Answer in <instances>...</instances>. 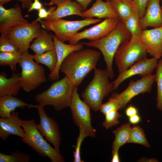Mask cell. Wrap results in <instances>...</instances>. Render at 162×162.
Listing matches in <instances>:
<instances>
[{
    "label": "cell",
    "mask_w": 162,
    "mask_h": 162,
    "mask_svg": "<svg viewBox=\"0 0 162 162\" xmlns=\"http://www.w3.org/2000/svg\"><path fill=\"white\" fill-rule=\"evenodd\" d=\"M101 54L91 49L73 52L65 59L60 68L75 86H78L85 77L95 68Z\"/></svg>",
    "instance_id": "cell-1"
},
{
    "label": "cell",
    "mask_w": 162,
    "mask_h": 162,
    "mask_svg": "<svg viewBox=\"0 0 162 162\" xmlns=\"http://www.w3.org/2000/svg\"><path fill=\"white\" fill-rule=\"evenodd\" d=\"M131 35L123 23L119 20L117 26L106 36L97 40L84 42L81 43L88 47L99 49L104 57L106 66V69L110 78L115 76L113 68V62L115 54L120 46L130 39Z\"/></svg>",
    "instance_id": "cell-2"
},
{
    "label": "cell",
    "mask_w": 162,
    "mask_h": 162,
    "mask_svg": "<svg viewBox=\"0 0 162 162\" xmlns=\"http://www.w3.org/2000/svg\"><path fill=\"white\" fill-rule=\"evenodd\" d=\"M75 86L66 76L53 82L47 90L37 94L34 100L38 105L52 106L56 111L70 107Z\"/></svg>",
    "instance_id": "cell-3"
},
{
    "label": "cell",
    "mask_w": 162,
    "mask_h": 162,
    "mask_svg": "<svg viewBox=\"0 0 162 162\" xmlns=\"http://www.w3.org/2000/svg\"><path fill=\"white\" fill-rule=\"evenodd\" d=\"M92 80L82 93L81 97L91 109L97 112L99 110L104 98L114 90L113 83L110 82L106 69L95 68Z\"/></svg>",
    "instance_id": "cell-4"
},
{
    "label": "cell",
    "mask_w": 162,
    "mask_h": 162,
    "mask_svg": "<svg viewBox=\"0 0 162 162\" xmlns=\"http://www.w3.org/2000/svg\"><path fill=\"white\" fill-rule=\"evenodd\" d=\"M22 127L26 134L22 140L40 156L48 157L52 162H64V158L60 151L53 148L44 138L37 128L33 119L23 120Z\"/></svg>",
    "instance_id": "cell-5"
},
{
    "label": "cell",
    "mask_w": 162,
    "mask_h": 162,
    "mask_svg": "<svg viewBox=\"0 0 162 162\" xmlns=\"http://www.w3.org/2000/svg\"><path fill=\"white\" fill-rule=\"evenodd\" d=\"M41 27L39 23H21L0 25L1 35H4L12 42L22 54L28 51L30 43L39 35Z\"/></svg>",
    "instance_id": "cell-6"
},
{
    "label": "cell",
    "mask_w": 162,
    "mask_h": 162,
    "mask_svg": "<svg viewBox=\"0 0 162 162\" xmlns=\"http://www.w3.org/2000/svg\"><path fill=\"white\" fill-rule=\"evenodd\" d=\"M147 53L146 46L140 37L131 38L122 44L114 57L119 74L135 63L146 58Z\"/></svg>",
    "instance_id": "cell-7"
},
{
    "label": "cell",
    "mask_w": 162,
    "mask_h": 162,
    "mask_svg": "<svg viewBox=\"0 0 162 162\" xmlns=\"http://www.w3.org/2000/svg\"><path fill=\"white\" fill-rule=\"evenodd\" d=\"M102 20L93 18H86L83 20L76 21H68L61 18L50 20H41L38 22L42 28L52 31L59 40L64 42L69 41L75 34L84 27L99 22Z\"/></svg>",
    "instance_id": "cell-8"
},
{
    "label": "cell",
    "mask_w": 162,
    "mask_h": 162,
    "mask_svg": "<svg viewBox=\"0 0 162 162\" xmlns=\"http://www.w3.org/2000/svg\"><path fill=\"white\" fill-rule=\"evenodd\" d=\"M22 55V58L18 63L22 69L20 82L21 88L29 92L46 82L47 79L44 69L34 61L32 55L28 51Z\"/></svg>",
    "instance_id": "cell-9"
},
{
    "label": "cell",
    "mask_w": 162,
    "mask_h": 162,
    "mask_svg": "<svg viewBox=\"0 0 162 162\" xmlns=\"http://www.w3.org/2000/svg\"><path fill=\"white\" fill-rule=\"evenodd\" d=\"M75 86L72 100L70 106L74 122L79 128L84 129L89 136L95 137L96 130L92 125L90 108L80 98Z\"/></svg>",
    "instance_id": "cell-10"
},
{
    "label": "cell",
    "mask_w": 162,
    "mask_h": 162,
    "mask_svg": "<svg viewBox=\"0 0 162 162\" xmlns=\"http://www.w3.org/2000/svg\"><path fill=\"white\" fill-rule=\"evenodd\" d=\"M155 82V74L142 77L136 81L131 80L126 89L120 93H114L111 96L118 100L120 110H122L135 96L140 94L151 92L152 86Z\"/></svg>",
    "instance_id": "cell-11"
},
{
    "label": "cell",
    "mask_w": 162,
    "mask_h": 162,
    "mask_svg": "<svg viewBox=\"0 0 162 162\" xmlns=\"http://www.w3.org/2000/svg\"><path fill=\"white\" fill-rule=\"evenodd\" d=\"M119 21L118 18H105L97 25L76 33L69 41V43L75 44L84 39L92 41L102 38L109 34L115 28Z\"/></svg>",
    "instance_id": "cell-12"
},
{
    "label": "cell",
    "mask_w": 162,
    "mask_h": 162,
    "mask_svg": "<svg viewBox=\"0 0 162 162\" xmlns=\"http://www.w3.org/2000/svg\"><path fill=\"white\" fill-rule=\"evenodd\" d=\"M44 107L39 105L35 106L40 119L39 124H37V128L46 140L51 143L56 149L60 151L61 137L58 125L54 119L47 115Z\"/></svg>",
    "instance_id": "cell-13"
},
{
    "label": "cell",
    "mask_w": 162,
    "mask_h": 162,
    "mask_svg": "<svg viewBox=\"0 0 162 162\" xmlns=\"http://www.w3.org/2000/svg\"><path fill=\"white\" fill-rule=\"evenodd\" d=\"M158 62V59L153 57L146 58L135 63L128 69L119 74L117 78L112 82L114 90L117 89L124 81L134 76L138 75L143 77L151 75L157 68Z\"/></svg>",
    "instance_id": "cell-14"
},
{
    "label": "cell",
    "mask_w": 162,
    "mask_h": 162,
    "mask_svg": "<svg viewBox=\"0 0 162 162\" xmlns=\"http://www.w3.org/2000/svg\"><path fill=\"white\" fill-rule=\"evenodd\" d=\"M140 38L146 46L147 53L160 59L162 56V26L142 30Z\"/></svg>",
    "instance_id": "cell-15"
},
{
    "label": "cell",
    "mask_w": 162,
    "mask_h": 162,
    "mask_svg": "<svg viewBox=\"0 0 162 162\" xmlns=\"http://www.w3.org/2000/svg\"><path fill=\"white\" fill-rule=\"evenodd\" d=\"M52 34L57 55V62L54 70L49 74L48 79L51 81H57L59 78L60 67L65 59L72 52L83 49L84 45L81 43L75 44H65L59 40L55 34Z\"/></svg>",
    "instance_id": "cell-16"
},
{
    "label": "cell",
    "mask_w": 162,
    "mask_h": 162,
    "mask_svg": "<svg viewBox=\"0 0 162 162\" xmlns=\"http://www.w3.org/2000/svg\"><path fill=\"white\" fill-rule=\"evenodd\" d=\"M23 120L20 118L18 112H13L9 118H0V137L4 141L10 135L24 138L26 134L22 125Z\"/></svg>",
    "instance_id": "cell-17"
},
{
    "label": "cell",
    "mask_w": 162,
    "mask_h": 162,
    "mask_svg": "<svg viewBox=\"0 0 162 162\" xmlns=\"http://www.w3.org/2000/svg\"><path fill=\"white\" fill-rule=\"evenodd\" d=\"M160 0H149L143 16L140 18L142 30L148 27L157 28L162 26V11Z\"/></svg>",
    "instance_id": "cell-18"
},
{
    "label": "cell",
    "mask_w": 162,
    "mask_h": 162,
    "mask_svg": "<svg viewBox=\"0 0 162 162\" xmlns=\"http://www.w3.org/2000/svg\"><path fill=\"white\" fill-rule=\"evenodd\" d=\"M83 18L96 17L98 19L118 18L110 0L104 2L102 0H96L92 6L82 13Z\"/></svg>",
    "instance_id": "cell-19"
},
{
    "label": "cell",
    "mask_w": 162,
    "mask_h": 162,
    "mask_svg": "<svg viewBox=\"0 0 162 162\" xmlns=\"http://www.w3.org/2000/svg\"><path fill=\"white\" fill-rule=\"evenodd\" d=\"M83 11L82 7L77 1L66 0L57 5V8L45 20H56L72 15H76L83 18L82 14Z\"/></svg>",
    "instance_id": "cell-20"
},
{
    "label": "cell",
    "mask_w": 162,
    "mask_h": 162,
    "mask_svg": "<svg viewBox=\"0 0 162 162\" xmlns=\"http://www.w3.org/2000/svg\"><path fill=\"white\" fill-rule=\"evenodd\" d=\"M36 105L28 104L22 100L12 95L0 97V116L3 118H9L11 113L17 108L28 109L35 108Z\"/></svg>",
    "instance_id": "cell-21"
},
{
    "label": "cell",
    "mask_w": 162,
    "mask_h": 162,
    "mask_svg": "<svg viewBox=\"0 0 162 162\" xmlns=\"http://www.w3.org/2000/svg\"><path fill=\"white\" fill-rule=\"evenodd\" d=\"M12 76L7 78L4 73L0 74V97L6 95H17L21 88L20 74L13 72Z\"/></svg>",
    "instance_id": "cell-22"
},
{
    "label": "cell",
    "mask_w": 162,
    "mask_h": 162,
    "mask_svg": "<svg viewBox=\"0 0 162 162\" xmlns=\"http://www.w3.org/2000/svg\"><path fill=\"white\" fill-rule=\"evenodd\" d=\"M29 48L36 54L55 50L53 35L41 28L38 36L33 41Z\"/></svg>",
    "instance_id": "cell-23"
},
{
    "label": "cell",
    "mask_w": 162,
    "mask_h": 162,
    "mask_svg": "<svg viewBox=\"0 0 162 162\" xmlns=\"http://www.w3.org/2000/svg\"><path fill=\"white\" fill-rule=\"evenodd\" d=\"M28 22L24 19L18 4L14 7L5 9L0 5V25H8Z\"/></svg>",
    "instance_id": "cell-24"
},
{
    "label": "cell",
    "mask_w": 162,
    "mask_h": 162,
    "mask_svg": "<svg viewBox=\"0 0 162 162\" xmlns=\"http://www.w3.org/2000/svg\"><path fill=\"white\" fill-rule=\"evenodd\" d=\"M131 127L129 123H125L113 131L115 138L112 143V150L119 149L123 145L128 143Z\"/></svg>",
    "instance_id": "cell-25"
},
{
    "label": "cell",
    "mask_w": 162,
    "mask_h": 162,
    "mask_svg": "<svg viewBox=\"0 0 162 162\" xmlns=\"http://www.w3.org/2000/svg\"><path fill=\"white\" fill-rule=\"evenodd\" d=\"M133 11L129 16L122 22L130 33L131 38L140 37L142 31L141 28L137 8L132 6Z\"/></svg>",
    "instance_id": "cell-26"
},
{
    "label": "cell",
    "mask_w": 162,
    "mask_h": 162,
    "mask_svg": "<svg viewBox=\"0 0 162 162\" xmlns=\"http://www.w3.org/2000/svg\"><path fill=\"white\" fill-rule=\"evenodd\" d=\"M33 58L38 64L46 65L49 69L50 73L54 70L57 62V55L55 50L39 54L33 55Z\"/></svg>",
    "instance_id": "cell-27"
},
{
    "label": "cell",
    "mask_w": 162,
    "mask_h": 162,
    "mask_svg": "<svg viewBox=\"0 0 162 162\" xmlns=\"http://www.w3.org/2000/svg\"><path fill=\"white\" fill-rule=\"evenodd\" d=\"M119 20L123 22L131 15L133 11L132 4L122 0H110Z\"/></svg>",
    "instance_id": "cell-28"
},
{
    "label": "cell",
    "mask_w": 162,
    "mask_h": 162,
    "mask_svg": "<svg viewBox=\"0 0 162 162\" xmlns=\"http://www.w3.org/2000/svg\"><path fill=\"white\" fill-rule=\"evenodd\" d=\"M22 54L20 52H0V65H9L13 72L16 70V64L22 58Z\"/></svg>",
    "instance_id": "cell-29"
},
{
    "label": "cell",
    "mask_w": 162,
    "mask_h": 162,
    "mask_svg": "<svg viewBox=\"0 0 162 162\" xmlns=\"http://www.w3.org/2000/svg\"><path fill=\"white\" fill-rule=\"evenodd\" d=\"M128 143H137L149 147L143 129L137 125L131 127L130 139Z\"/></svg>",
    "instance_id": "cell-30"
},
{
    "label": "cell",
    "mask_w": 162,
    "mask_h": 162,
    "mask_svg": "<svg viewBox=\"0 0 162 162\" xmlns=\"http://www.w3.org/2000/svg\"><path fill=\"white\" fill-rule=\"evenodd\" d=\"M31 159L28 154L19 151L12 152L9 155L0 153V162H29Z\"/></svg>",
    "instance_id": "cell-31"
},
{
    "label": "cell",
    "mask_w": 162,
    "mask_h": 162,
    "mask_svg": "<svg viewBox=\"0 0 162 162\" xmlns=\"http://www.w3.org/2000/svg\"><path fill=\"white\" fill-rule=\"evenodd\" d=\"M155 82L157 84V92L156 98V107L159 110L162 111V60L158 61L156 73Z\"/></svg>",
    "instance_id": "cell-32"
},
{
    "label": "cell",
    "mask_w": 162,
    "mask_h": 162,
    "mask_svg": "<svg viewBox=\"0 0 162 162\" xmlns=\"http://www.w3.org/2000/svg\"><path fill=\"white\" fill-rule=\"evenodd\" d=\"M118 111H111L104 115L105 118L102 123L103 127L107 129L117 126L120 123L119 119L122 116Z\"/></svg>",
    "instance_id": "cell-33"
},
{
    "label": "cell",
    "mask_w": 162,
    "mask_h": 162,
    "mask_svg": "<svg viewBox=\"0 0 162 162\" xmlns=\"http://www.w3.org/2000/svg\"><path fill=\"white\" fill-rule=\"evenodd\" d=\"M89 136L83 128H79V134L77 139L75 150L74 152V162H83L80 156V149L82 143L84 139Z\"/></svg>",
    "instance_id": "cell-34"
},
{
    "label": "cell",
    "mask_w": 162,
    "mask_h": 162,
    "mask_svg": "<svg viewBox=\"0 0 162 162\" xmlns=\"http://www.w3.org/2000/svg\"><path fill=\"white\" fill-rule=\"evenodd\" d=\"M119 110L120 109L118 101L112 96L107 102L102 104L99 109L100 111L104 115L111 111Z\"/></svg>",
    "instance_id": "cell-35"
},
{
    "label": "cell",
    "mask_w": 162,
    "mask_h": 162,
    "mask_svg": "<svg viewBox=\"0 0 162 162\" xmlns=\"http://www.w3.org/2000/svg\"><path fill=\"white\" fill-rule=\"evenodd\" d=\"M20 52L16 46L6 36L0 37V52Z\"/></svg>",
    "instance_id": "cell-36"
},
{
    "label": "cell",
    "mask_w": 162,
    "mask_h": 162,
    "mask_svg": "<svg viewBox=\"0 0 162 162\" xmlns=\"http://www.w3.org/2000/svg\"><path fill=\"white\" fill-rule=\"evenodd\" d=\"M149 0H132V6L136 7L140 18L144 15Z\"/></svg>",
    "instance_id": "cell-37"
},
{
    "label": "cell",
    "mask_w": 162,
    "mask_h": 162,
    "mask_svg": "<svg viewBox=\"0 0 162 162\" xmlns=\"http://www.w3.org/2000/svg\"><path fill=\"white\" fill-rule=\"evenodd\" d=\"M56 9V7H51L47 10L45 8H42L38 10V18L34 21L35 22H38L41 20L46 19L51 14V12Z\"/></svg>",
    "instance_id": "cell-38"
},
{
    "label": "cell",
    "mask_w": 162,
    "mask_h": 162,
    "mask_svg": "<svg viewBox=\"0 0 162 162\" xmlns=\"http://www.w3.org/2000/svg\"><path fill=\"white\" fill-rule=\"evenodd\" d=\"M138 113V111L137 108L132 105L129 106L125 110V113L128 117L137 114Z\"/></svg>",
    "instance_id": "cell-39"
},
{
    "label": "cell",
    "mask_w": 162,
    "mask_h": 162,
    "mask_svg": "<svg viewBox=\"0 0 162 162\" xmlns=\"http://www.w3.org/2000/svg\"><path fill=\"white\" fill-rule=\"evenodd\" d=\"M43 4L39 0H34L33 2L32 3L30 7L28 9V11L31 12L34 10H39L42 8Z\"/></svg>",
    "instance_id": "cell-40"
},
{
    "label": "cell",
    "mask_w": 162,
    "mask_h": 162,
    "mask_svg": "<svg viewBox=\"0 0 162 162\" xmlns=\"http://www.w3.org/2000/svg\"><path fill=\"white\" fill-rule=\"evenodd\" d=\"M129 122L133 124H136L139 123L141 120L140 116L138 114L129 117Z\"/></svg>",
    "instance_id": "cell-41"
},
{
    "label": "cell",
    "mask_w": 162,
    "mask_h": 162,
    "mask_svg": "<svg viewBox=\"0 0 162 162\" xmlns=\"http://www.w3.org/2000/svg\"><path fill=\"white\" fill-rule=\"evenodd\" d=\"M118 150L116 149L112 150V162H119L120 159L118 154Z\"/></svg>",
    "instance_id": "cell-42"
},
{
    "label": "cell",
    "mask_w": 162,
    "mask_h": 162,
    "mask_svg": "<svg viewBox=\"0 0 162 162\" xmlns=\"http://www.w3.org/2000/svg\"><path fill=\"white\" fill-rule=\"evenodd\" d=\"M82 7L83 11L87 10V8L89 3L93 0H76Z\"/></svg>",
    "instance_id": "cell-43"
},
{
    "label": "cell",
    "mask_w": 162,
    "mask_h": 162,
    "mask_svg": "<svg viewBox=\"0 0 162 162\" xmlns=\"http://www.w3.org/2000/svg\"><path fill=\"white\" fill-rule=\"evenodd\" d=\"M32 0H20L22 3V6L23 8L29 9L32 4Z\"/></svg>",
    "instance_id": "cell-44"
},
{
    "label": "cell",
    "mask_w": 162,
    "mask_h": 162,
    "mask_svg": "<svg viewBox=\"0 0 162 162\" xmlns=\"http://www.w3.org/2000/svg\"><path fill=\"white\" fill-rule=\"evenodd\" d=\"M50 2L48 4L49 5L51 6L56 5L57 6L63 3L66 0H49Z\"/></svg>",
    "instance_id": "cell-45"
},
{
    "label": "cell",
    "mask_w": 162,
    "mask_h": 162,
    "mask_svg": "<svg viewBox=\"0 0 162 162\" xmlns=\"http://www.w3.org/2000/svg\"><path fill=\"white\" fill-rule=\"evenodd\" d=\"M15 0H0V5H3L5 3L11 1ZM20 1V0H15Z\"/></svg>",
    "instance_id": "cell-46"
},
{
    "label": "cell",
    "mask_w": 162,
    "mask_h": 162,
    "mask_svg": "<svg viewBox=\"0 0 162 162\" xmlns=\"http://www.w3.org/2000/svg\"><path fill=\"white\" fill-rule=\"evenodd\" d=\"M123 1L130 4H132V0H122Z\"/></svg>",
    "instance_id": "cell-47"
},
{
    "label": "cell",
    "mask_w": 162,
    "mask_h": 162,
    "mask_svg": "<svg viewBox=\"0 0 162 162\" xmlns=\"http://www.w3.org/2000/svg\"><path fill=\"white\" fill-rule=\"evenodd\" d=\"M161 10H162V6H161Z\"/></svg>",
    "instance_id": "cell-48"
},
{
    "label": "cell",
    "mask_w": 162,
    "mask_h": 162,
    "mask_svg": "<svg viewBox=\"0 0 162 162\" xmlns=\"http://www.w3.org/2000/svg\"><path fill=\"white\" fill-rule=\"evenodd\" d=\"M161 2L162 3V0H161Z\"/></svg>",
    "instance_id": "cell-49"
}]
</instances>
